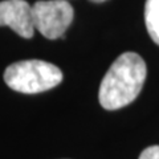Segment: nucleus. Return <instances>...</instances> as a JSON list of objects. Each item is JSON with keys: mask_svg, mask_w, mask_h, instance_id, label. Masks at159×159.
<instances>
[{"mask_svg": "<svg viewBox=\"0 0 159 159\" xmlns=\"http://www.w3.org/2000/svg\"><path fill=\"white\" fill-rule=\"evenodd\" d=\"M147 68L138 53L125 52L111 64L99 85L98 99L106 110L127 106L141 93Z\"/></svg>", "mask_w": 159, "mask_h": 159, "instance_id": "obj_1", "label": "nucleus"}, {"mask_svg": "<svg viewBox=\"0 0 159 159\" xmlns=\"http://www.w3.org/2000/svg\"><path fill=\"white\" fill-rule=\"evenodd\" d=\"M3 77L13 90L36 94L57 86L62 81V72L56 65L43 60H24L11 64Z\"/></svg>", "mask_w": 159, "mask_h": 159, "instance_id": "obj_2", "label": "nucleus"}, {"mask_svg": "<svg viewBox=\"0 0 159 159\" xmlns=\"http://www.w3.org/2000/svg\"><path fill=\"white\" fill-rule=\"evenodd\" d=\"M34 29L49 40L61 39L73 21V7L66 0H39L32 6Z\"/></svg>", "mask_w": 159, "mask_h": 159, "instance_id": "obj_3", "label": "nucleus"}, {"mask_svg": "<svg viewBox=\"0 0 159 159\" xmlns=\"http://www.w3.org/2000/svg\"><path fill=\"white\" fill-rule=\"evenodd\" d=\"M7 25L24 39H31L34 33L32 6L25 0L0 2V27Z\"/></svg>", "mask_w": 159, "mask_h": 159, "instance_id": "obj_4", "label": "nucleus"}, {"mask_svg": "<svg viewBox=\"0 0 159 159\" xmlns=\"http://www.w3.org/2000/svg\"><path fill=\"white\" fill-rule=\"evenodd\" d=\"M145 21L150 37L159 45V0H146Z\"/></svg>", "mask_w": 159, "mask_h": 159, "instance_id": "obj_5", "label": "nucleus"}, {"mask_svg": "<svg viewBox=\"0 0 159 159\" xmlns=\"http://www.w3.org/2000/svg\"><path fill=\"white\" fill-rule=\"evenodd\" d=\"M139 159H159V146H150L145 148L139 155Z\"/></svg>", "mask_w": 159, "mask_h": 159, "instance_id": "obj_6", "label": "nucleus"}, {"mask_svg": "<svg viewBox=\"0 0 159 159\" xmlns=\"http://www.w3.org/2000/svg\"><path fill=\"white\" fill-rule=\"evenodd\" d=\"M90 2H93V3H103V2H106V0H90Z\"/></svg>", "mask_w": 159, "mask_h": 159, "instance_id": "obj_7", "label": "nucleus"}]
</instances>
